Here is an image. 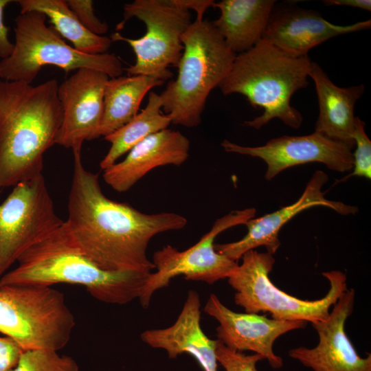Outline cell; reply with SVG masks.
<instances>
[{"instance_id":"30bf717a","label":"cell","mask_w":371,"mask_h":371,"mask_svg":"<svg viewBox=\"0 0 371 371\" xmlns=\"http://www.w3.org/2000/svg\"><path fill=\"white\" fill-rule=\"evenodd\" d=\"M255 208L234 210L216 220L210 230L184 251L166 245L153 254L156 271L148 274L138 297L142 306H149L154 293L169 286L179 276L186 280L201 281L213 284L227 278L237 267V261L218 253L214 248L216 236L223 231L254 218Z\"/></svg>"},{"instance_id":"52a82bcc","label":"cell","mask_w":371,"mask_h":371,"mask_svg":"<svg viewBox=\"0 0 371 371\" xmlns=\"http://www.w3.org/2000/svg\"><path fill=\"white\" fill-rule=\"evenodd\" d=\"M227 278L235 291L234 302L247 313H268L279 320L304 321L313 323L326 319L330 307L347 289V276L333 270L323 272L330 285L327 294L316 300H304L279 289L271 281L275 258L268 252L254 249L245 252Z\"/></svg>"},{"instance_id":"ba28073f","label":"cell","mask_w":371,"mask_h":371,"mask_svg":"<svg viewBox=\"0 0 371 371\" xmlns=\"http://www.w3.org/2000/svg\"><path fill=\"white\" fill-rule=\"evenodd\" d=\"M46 16L32 11L20 13L15 20V43L11 54L0 61V78L32 84L43 67L54 65L66 74L82 68L105 73L110 78L121 76L124 69L113 53L87 54L67 45L52 27Z\"/></svg>"},{"instance_id":"3957f363","label":"cell","mask_w":371,"mask_h":371,"mask_svg":"<svg viewBox=\"0 0 371 371\" xmlns=\"http://www.w3.org/2000/svg\"><path fill=\"white\" fill-rule=\"evenodd\" d=\"M16 262L0 278V286L76 284L95 299L113 304L138 298L149 274L99 267L82 252L65 221L29 247Z\"/></svg>"},{"instance_id":"277c9868","label":"cell","mask_w":371,"mask_h":371,"mask_svg":"<svg viewBox=\"0 0 371 371\" xmlns=\"http://www.w3.org/2000/svg\"><path fill=\"white\" fill-rule=\"evenodd\" d=\"M311 60L308 55H290L264 39L253 47L236 54L230 71L218 86L224 95H243L254 108L263 113L245 122L260 129L273 119L297 128L302 123L300 111L291 98L308 82Z\"/></svg>"},{"instance_id":"484cf974","label":"cell","mask_w":371,"mask_h":371,"mask_svg":"<svg viewBox=\"0 0 371 371\" xmlns=\"http://www.w3.org/2000/svg\"><path fill=\"white\" fill-rule=\"evenodd\" d=\"M365 123L356 117L353 139L356 150L353 153V172L345 179L350 177H363L371 179V141L368 138L365 129Z\"/></svg>"},{"instance_id":"1f68e13d","label":"cell","mask_w":371,"mask_h":371,"mask_svg":"<svg viewBox=\"0 0 371 371\" xmlns=\"http://www.w3.org/2000/svg\"><path fill=\"white\" fill-rule=\"evenodd\" d=\"M326 5H344L357 8L368 11L371 10L370 0H326L323 1Z\"/></svg>"},{"instance_id":"5b68a950","label":"cell","mask_w":371,"mask_h":371,"mask_svg":"<svg viewBox=\"0 0 371 371\" xmlns=\"http://www.w3.org/2000/svg\"><path fill=\"white\" fill-rule=\"evenodd\" d=\"M181 42L177 76L159 95L162 111L172 123L190 128L200 124L210 93L228 75L236 54L205 19L192 22Z\"/></svg>"},{"instance_id":"cb8c5ba5","label":"cell","mask_w":371,"mask_h":371,"mask_svg":"<svg viewBox=\"0 0 371 371\" xmlns=\"http://www.w3.org/2000/svg\"><path fill=\"white\" fill-rule=\"evenodd\" d=\"M161 108L159 94L150 91L148 103L140 113L127 124L104 137L111 147L100 163L102 170L115 164L120 157L148 136L168 128L172 120L168 115L162 112Z\"/></svg>"},{"instance_id":"6da1fadb","label":"cell","mask_w":371,"mask_h":371,"mask_svg":"<svg viewBox=\"0 0 371 371\" xmlns=\"http://www.w3.org/2000/svg\"><path fill=\"white\" fill-rule=\"evenodd\" d=\"M68 217L65 221L82 252L108 271L150 273L147 249L157 234L179 230L187 219L177 213L146 214L103 193L99 175L87 170L81 153H74Z\"/></svg>"},{"instance_id":"9c48e42d","label":"cell","mask_w":371,"mask_h":371,"mask_svg":"<svg viewBox=\"0 0 371 371\" xmlns=\"http://www.w3.org/2000/svg\"><path fill=\"white\" fill-rule=\"evenodd\" d=\"M64 294L52 286H0V333L24 350L58 351L75 326Z\"/></svg>"},{"instance_id":"4dcf8cb0","label":"cell","mask_w":371,"mask_h":371,"mask_svg":"<svg viewBox=\"0 0 371 371\" xmlns=\"http://www.w3.org/2000/svg\"><path fill=\"white\" fill-rule=\"evenodd\" d=\"M175 2L186 8L187 10H194L197 16V20L203 19V14L205 11L210 8L213 7L215 3L213 0H175Z\"/></svg>"},{"instance_id":"4316f807","label":"cell","mask_w":371,"mask_h":371,"mask_svg":"<svg viewBox=\"0 0 371 371\" xmlns=\"http://www.w3.org/2000/svg\"><path fill=\"white\" fill-rule=\"evenodd\" d=\"M216 356L217 361L225 371H258L257 362L264 359L258 354L245 355L243 352L232 350L217 339Z\"/></svg>"},{"instance_id":"7402d4cb","label":"cell","mask_w":371,"mask_h":371,"mask_svg":"<svg viewBox=\"0 0 371 371\" xmlns=\"http://www.w3.org/2000/svg\"><path fill=\"white\" fill-rule=\"evenodd\" d=\"M164 82L144 75L109 78L104 89L103 115L97 137H104L131 121L138 113L146 94Z\"/></svg>"},{"instance_id":"2e32d148","label":"cell","mask_w":371,"mask_h":371,"mask_svg":"<svg viewBox=\"0 0 371 371\" xmlns=\"http://www.w3.org/2000/svg\"><path fill=\"white\" fill-rule=\"evenodd\" d=\"M328 180V177L324 172L315 171L297 201L274 212L249 219L244 224L247 227V233L242 239L225 244L215 243L216 251L235 261L241 258L245 252L260 246L265 247L267 252L273 255L281 244L278 238L280 229L300 212L323 206L342 215L356 214L358 212L356 206L326 199L322 189Z\"/></svg>"},{"instance_id":"4fadbf2b","label":"cell","mask_w":371,"mask_h":371,"mask_svg":"<svg viewBox=\"0 0 371 371\" xmlns=\"http://www.w3.org/2000/svg\"><path fill=\"white\" fill-rule=\"evenodd\" d=\"M109 78L104 72L82 68L58 85L63 121L56 144L81 153L85 141L98 138Z\"/></svg>"},{"instance_id":"603a6c76","label":"cell","mask_w":371,"mask_h":371,"mask_svg":"<svg viewBox=\"0 0 371 371\" xmlns=\"http://www.w3.org/2000/svg\"><path fill=\"white\" fill-rule=\"evenodd\" d=\"M20 13L38 12L49 19L53 29L69 41L77 51L87 54L107 53L110 37L94 34L87 30L68 6L65 0H19Z\"/></svg>"},{"instance_id":"7c38bea8","label":"cell","mask_w":371,"mask_h":371,"mask_svg":"<svg viewBox=\"0 0 371 371\" xmlns=\"http://www.w3.org/2000/svg\"><path fill=\"white\" fill-rule=\"evenodd\" d=\"M221 146L226 152L264 160L267 166L265 175L267 181L285 169L311 162H319L341 172L353 168L352 148L317 132L302 136L283 135L260 146H240L227 139Z\"/></svg>"},{"instance_id":"d6986e66","label":"cell","mask_w":371,"mask_h":371,"mask_svg":"<svg viewBox=\"0 0 371 371\" xmlns=\"http://www.w3.org/2000/svg\"><path fill=\"white\" fill-rule=\"evenodd\" d=\"M140 337L149 346L164 350L169 358L187 353L196 359L203 371H218L217 339H210L201 326V300L194 290L188 291L173 324L165 328L146 330Z\"/></svg>"},{"instance_id":"f1b7e54d","label":"cell","mask_w":371,"mask_h":371,"mask_svg":"<svg viewBox=\"0 0 371 371\" xmlns=\"http://www.w3.org/2000/svg\"><path fill=\"white\" fill-rule=\"evenodd\" d=\"M24 350L8 337H0V371H10L18 363Z\"/></svg>"},{"instance_id":"44dd1931","label":"cell","mask_w":371,"mask_h":371,"mask_svg":"<svg viewBox=\"0 0 371 371\" xmlns=\"http://www.w3.org/2000/svg\"><path fill=\"white\" fill-rule=\"evenodd\" d=\"M274 0H222L214 8L220 11L212 21L229 48L241 54L253 47L267 27Z\"/></svg>"},{"instance_id":"5bb4252c","label":"cell","mask_w":371,"mask_h":371,"mask_svg":"<svg viewBox=\"0 0 371 371\" xmlns=\"http://www.w3.org/2000/svg\"><path fill=\"white\" fill-rule=\"evenodd\" d=\"M355 298V289H347L326 319L311 323L319 337L317 346L292 348L289 356L312 371H371V354L361 357L345 330Z\"/></svg>"},{"instance_id":"83f0119b","label":"cell","mask_w":371,"mask_h":371,"mask_svg":"<svg viewBox=\"0 0 371 371\" xmlns=\"http://www.w3.org/2000/svg\"><path fill=\"white\" fill-rule=\"evenodd\" d=\"M68 6L81 24L91 33L102 36L109 30L108 25L95 14L91 0H67Z\"/></svg>"},{"instance_id":"8fae6325","label":"cell","mask_w":371,"mask_h":371,"mask_svg":"<svg viewBox=\"0 0 371 371\" xmlns=\"http://www.w3.org/2000/svg\"><path fill=\"white\" fill-rule=\"evenodd\" d=\"M64 221L43 174L14 186L0 204V278L29 247Z\"/></svg>"},{"instance_id":"9a60e30c","label":"cell","mask_w":371,"mask_h":371,"mask_svg":"<svg viewBox=\"0 0 371 371\" xmlns=\"http://www.w3.org/2000/svg\"><path fill=\"white\" fill-rule=\"evenodd\" d=\"M204 311L218 322L217 339L225 346L260 355L273 369L283 366L282 357L273 349L276 340L289 331L304 328L307 324L304 321L279 320L255 313H237L224 305L214 293L207 299Z\"/></svg>"},{"instance_id":"f546056e","label":"cell","mask_w":371,"mask_h":371,"mask_svg":"<svg viewBox=\"0 0 371 371\" xmlns=\"http://www.w3.org/2000/svg\"><path fill=\"white\" fill-rule=\"evenodd\" d=\"M12 2L10 0H0V58L8 57L14 48V44L8 38V30L3 22V10L5 6Z\"/></svg>"},{"instance_id":"8992f818","label":"cell","mask_w":371,"mask_h":371,"mask_svg":"<svg viewBox=\"0 0 371 371\" xmlns=\"http://www.w3.org/2000/svg\"><path fill=\"white\" fill-rule=\"evenodd\" d=\"M188 10L175 0H135L123 8V19L111 35L127 43L135 63L124 69L128 76L144 75L166 81L172 78L169 66L177 67L183 45L181 36L191 22Z\"/></svg>"},{"instance_id":"7a4b0ae2","label":"cell","mask_w":371,"mask_h":371,"mask_svg":"<svg viewBox=\"0 0 371 371\" xmlns=\"http://www.w3.org/2000/svg\"><path fill=\"white\" fill-rule=\"evenodd\" d=\"M58 85L0 80V190L43 174L63 121Z\"/></svg>"},{"instance_id":"ffe728a7","label":"cell","mask_w":371,"mask_h":371,"mask_svg":"<svg viewBox=\"0 0 371 371\" xmlns=\"http://www.w3.org/2000/svg\"><path fill=\"white\" fill-rule=\"evenodd\" d=\"M308 76L315 82L319 105L315 132L353 148L356 122L354 108L364 92L363 85L337 87L315 62L311 63Z\"/></svg>"},{"instance_id":"e0dca14e","label":"cell","mask_w":371,"mask_h":371,"mask_svg":"<svg viewBox=\"0 0 371 371\" xmlns=\"http://www.w3.org/2000/svg\"><path fill=\"white\" fill-rule=\"evenodd\" d=\"M370 27V20L338 25L313 10L273 7L262 38L290 55L301 56L329 38Z\"/></svg>"},{"instance_id":"d4e9b609","label":"cell","mask_w":371,"mask_h":371,"mask_svg":"<svg viewBox=\"0 0 371 371\" xmlns=\"http://www.w3.org/2000/svg\"><path fill=\"white\" fill-rule=\"evenodd\" d=\"M10 371H80L76 361L56 350H30L23 352L17 365Z\"/></svg>"},{"instance_id":"ac0fdd59","label":"cell","mask_w":371,"mask_h":371,"mask_svg":"<svg viewBox=\"0 0 371 371\" xmlns=\"http://www.w3.org/2000/svg\"><path fill=\"white\" fill-rule=\"evenodd\" d=\"M189 150L190 141L183 133L164 129L144 139L122 161L104 170L103 179L115 191L126 192L151 170L184 163Z\"/></svg>"}]
</instances>
